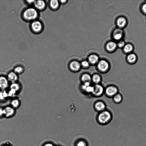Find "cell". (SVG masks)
I'll return each instance as SVG.
<instances>
[{"mask_svg": "<svg viewBox=\"0 0 146 146\" xmlns=\"http://www.w3.org/2000/svg\"><path fill=\"white\" fill-rule=\"evenodd\" d=\"M125 59L126 62L128 64L133 65L137 62L138 56L137 54L133 52L126 55Z\"/></svg>", "mask_w": 146, "mask_h": 146, "instance_id": "obj_7", "label": "cell"}, {"mask_svg": "<svg viewBox=\"0 0 146 146\" xmlns=\"http://www.w3.org/2000/svg\"><path fill=\"white\" fill-rule=\"evenodd\" d=\"M70 67L72 71H77L80 69L81 64L78 62L74 61L70 63Z\"/></svg>", "mask_w": 146, "mask_h": 146, "instance_id": "obj_16", "label": "cell"}, {"mask_svg": "<svg viewBox=\"0 0 146 146\" xmlns=\"http://www.w3.org/2000/svg\"><path fill=\"white\" fill-rule=\"evenodd\" d=\"M113 97L114 102L116 104H119L123 100V96L122 95L119 93L116 94Z\"/></svg>", "mask_w": 146, "mask_h": 146, "instance_id": "obj_20", "label": "cell"}, {"mask_svg": "<svg viewBox=\"0 0 146 146\" xmlns=\"http://www.w3.org/2000/svg\"><path fill=\"white\" fill-rule=\"evenodd\" d=\"M135 47L134 45L131 42H126L125 45L121 49L122 52L126 55L134 52Z\"/></svg>", "mask_w": 146, "mask_h": 146, "instance_id": "obj_10", "label": "cell"}, {"mask_svg": "<svg viewBox=\"0 0 146 146\" xmlns=\"http://www.w3.org/2000/svg\"><path fill=\"white\" fill-rule=\"evenodd\" d=\"M30 28L32 32L38 34L42 31L43 25L40 21L36 19L31 22L30 25Z\"/></svg>", "mask_w": 146, "mask_h": 146, "instance_id": "obj_4", "label": "cell"}, {"mask_svg": "<svg viewBox=\"0 0 146 146\" xmlns=\"http://www.w3.org/2000/svg\"><path fill=\"white\" fill-rule=\"evenodd\" d=\"M59 5V3L57 0H50L49 2V6L52 9L55 10L57 9L58 8Z\"/></svg>", "mask_w": 146, "mask_h": 146, "instance_id": "obj_21", "label": "cell"}, {"mask_svg": "<svg viewBox=\"0 0 146 146\" xmlns=\"http://www.w3.org/2000/svg\"><path fill=\"white\" fill-rule=\"evenodd\" d=\"M6 76L9 82L11 83L17 82L19 79L18 75L13 71L9 72Z\"/></svg>", "mask_w": 146, "mask_h": 146, "instance_id": "obj_13", "label": "cell"}, {"mask_svg": "<svg viewBox=\"0 0 146 146\" xmlns=\"http://www.w3.org/2000/svg\"><path fill=\"white\" fill-rule=\"evenodd\" d=\"M0 117H3V108H0Z\"/></svg>", "mask_w": 146, "mask_h": 146, "instance_id": "obj_33", "label": "cell"}, {"mask_svg": "<svg viewBox=\"0 0 146 146\" xmlns=\"http://www.w3.org/2000/svg\"><path fill=\"white\" fill-rule=\"evenodd\" d=\"M88 62L86 60H84L82 62L81 65L84 67H87L89 66Z\"/></svg>", "mask_w": 146, "mask_h": 146, "instance_id": "obj_31", "label": "cell"}, {"mask_svg": "<svg viewBox=\"0 0 146 146\" xmlns=\"http://www.w3.org/2000/svg\"><path fill=\"white\" fill-rule=\"evenodd\" d=\"M112 118V116L109 111H104L100 113L97 117V121L100 125H105L109 123Z\"/></svg>", "mask_w": 146, "mask_h": 146, "instance_id": "obj_2", "label": "cell"}, {"mask_svg": "<svg viewBox=\"0 0 146 146\" xmlns=\"http://www.w3.org/2000/svg\"><path fill=\"white\" fill-rule=\"evenodd\" d=\"M1 146H13L11 144L8 142H6L2 144Z\"/></svg>", "mask_w": 146, "mask_h": 146, "instance_id": "obj_34", "label": "cell"}, {"mask_svg": "<svg viewBox=\"0 0 146 146\" xmlns=\"http://www.w3.org/2000/svg\"><path fill=\"white\" fill-rule=\"evenodd\" d=\"M27 3L29 4H33L35 1L34 0H27L25 1Z\"/></svg>", "mask_w": 146, "mask_h": 146, "instance_id": "obj_35", "label": "cell"}, {"mask_svg": "<svg viewBox=\"0 0 146 146\" xmlns=\"http://www.w3.org/2000/svg\"><path fill=\"white\" fill-rule=\"evenodd\" d=\"M10 90L15 92L16 94L19 92L21 88L20 85L18 82L11 83L9 86Z\"/></svg>", "mask_w": 146, "mask_h": 146, "instance_id": "obj_17", "label": "cell"}, {"mask_svg": "<svg viewBox=\"0 0 146 146\" xmlns=\"http://www.w3.org/2000/svg\"><path fill=\"white\" fill-rule=\"evenodd\" d=\"M33 4L34 8L37 10L43 11L46 7L45 2L42 0L35 1Z\"/></svg>", "mask_w": 146, "mask_h": 146, "instance_id": "obj_12", "label": "cell"}, {"mask_svg": "<svg viewBox=\"0 0 146 146\" xmlns=\"http://www.w3.org/2000/svg\"><path fill=\"white\" fill-rule=\"evenodd\" d=\"M92 79L94 83L97 84L100 82L101 80V78L99 75L96 74L93 76L92 78Z\"/></svg>", "mask_w": 146, "mask_h": 146, "instance_id": "obj_28", "label": "cell"}, {"mask_svg": "<svg viewBox=\"0 0 146 146\" xmlns=\"http://www.w3.org/2000/svg\"><path fill=\"white\" fill-rule=\"evenodd\" d=\"M76 146H88V144L86 140L83 139H80L76 143Z\"/></svg>", "mask_w": 146, "mask_h": 146, "instance_id": "obj_27", "label": "cell"}, {"mask_svg": "<svg viewBox=\"0 0 146 146\" xmlns=\"http://www.w3.org/2000/svg\"><path fill=\"white\" fill-rule=\"evenodd\" d=\"M105 92L107 96L113 97L119 93V89L115 86L111 85L107 87Z\"/></svg>", "mask_w": 146, "mask_h": 146, "instance_id": "obj_8", "label": "cell"}, {"mask_svg": "<svg viewBox=\"0 0 146 146\" xmlns=\"http://www.w3.org/2000/svg\"><path fill=\"white\" fill-rule=\"evenodd\" d=\"M66 1L65 0H61L60 1V2H61L62 3H64V2H65Z\"/></svg>", "mask_w": 146, "mask_h": 146, "instance_id": "obj_36", "label": "cell"}, {"mask_svg": "<svg viewBox=\"0 0 146 146\" xmlns=\"http://www.w3.org/2000/svg\"><path fill=\"white\" fill-rule=\"evenodd\" d=\"M108 63L106 60H102L98 62L97 64V68L100 71L105 72L107 71L109 68Z\"/></svg>", "mask_w": 146, "mask_h": 146, "instance_id": "obj_11", "label": "cell"}, {"mask_svg": "<svg viewBox=\"0 0 146 146\" xmlns=\"http://www.w3.org/2000/svg\"><path fill=\"white\" fill-rule=\"evenodd\" d=\"M38 16L37 10L34 7H29L24 9L22 12V18L25 21H32L36 20Z\"/></svg>", "mask_w": 146, "mask_h": 146, "instance_id": "obj_1", "label": "cell"}, {"mask_svg": "<svg viewBox=\"0 0 146 146\" xmlns=\"http://www.w3.org/2000/svg\"><path fill=\"white\" fill-rule=\"evenodd\" d=\"M107 49L110 52H113L115 51L117 47V43L115 41H111L107 43L106 46Z\"/></svg>", "mask_w": 146, "mask_h": 146, "instance_id": "obj_15", "label": "cell"}, {"mask_svg": "<svg viewBox=\"0 0 146 146\" xmlns=\"http://www.w3.org/2000/svg\"><path fill=\"white\" fill-rule=\"evenodd\" d=\"M9 98L7 92L6 90H0V102H2Z\"/></svg>", "mask_w": 146, "mask_h": 146, "instance_id": "obj_23", "label": "cell"}, {"mask_svg": "<svg viewBox=\"0 0 146 146\" xmlns=\"http://www.w3.org/2000/svg\"><path fill=\"white\" fill-rule=\"evenodd\" d=\"M42 146H55L52 143L50 142H47L44 143Z\"/></svg>", "mask_w": 146, "mask_h": 146, "instance_id": "obj_32", "label": "cell"}, {"mask_svg": "<svg viewBox=\"0 0 146 146\" xmlns=\"http://www.w3.org/2000/svg\"></svg>", "mask_w": 146, "mask_h": 146, "instance_id": "obj_37", "label": "cell"}, {"mask_svg": "<svg viewBox=\"0 0 146 146\" xmlns=\"http://www.w3.org/2000/svg\"></svg>", "mask_w": 146, "mask_h": 146, "instance_id": "obj_38", "label": "cell"}, {"mask_svg": "<svg viewBox=\"0 0 146 146\" xmlns=\"http://www.w3.org/2000/svg\"><path fill=\"white\" fill-rule=\"evenodd\" d=\"M95 107L96 110L98 111H103L105 109L106 106L103 102L98 101L96 103Z\"/></svg>", "mask_w": 146, "mask_h": 146, "instance_id": "obj_19", "label": "cell"}, {"mask_svg": "<svg viewBox=\"0 0 146 146\" xmlns=\"http://www.w3.org/2000/svg\"><path fill=\"white\" fill-rule=\"evenodd\" d=\"M94 86L90 85L85 87L84 90L87 93H92L94 90Z\"/></svg>", "mask_w": 146, "mask_h": 146, "instance_id": "obj_30", "label": "cell"}, {"mask_svg": "<svg viewBox=\"0 0 146 146\" xmlns=\"http://www.w3.org/2000/svg\"><path fill=\"white\" fill-rule=\"evenodd\" d=\"M3 117L10 118L15 115L16 113V109L11 106H6L3 108Z\"/></svg>", "mask_w": 146, "mask_h": 146, "instance_id": "obj_6", "label": "cell"}, {"mask_svg": "<svg viewBox=\"0 0 146 146\" xmlns=\"http://www.w3.org/2000/svg\"><path fill=\"white\" fill-rule=\"evenodd\" d=\"M125 35L124 29L117 27L114 29L112 32V37L115 41H118L123 39Z\"/></svg>", "mask_w": 146, "mask_h": 146, "instance_id": "obj_5", "label": "cell"}, {"mask_svg": "<svg viewBox=\"0 0 146 146\" xmlns=\"http://www.w3.org/2000/svg\"><path fill=\"white\" fill-rule=\"evenodd\" d=\"M89 62L92 64H95L97 62L98 60V56L95 54L90 55L88 58Z\"/></svg>", "mask_w": 146, "mask_h": 146, "instance_id": "obj_25", "label": "cell"}, {"mask_svg": "<svg viewBox=\"0 0 146 146\" xmlns=\"http://www.w3.org/2000/svg\"><path fill=\"white\" fill-rule=\"evenodd\" d=\"M126 42L124 39L120 40L117 43V48L122 49Z\"/></svg>", "mask_w": 146, "mask_h": 146, "instance_id": "obj_29", "label": "cell"}, {"mask_svg": "<svg viewBox=\"0 0 146 146\" xmlns=\"http://www.w3.org/2000/svg\"><path fill=\"white\" fill-rule=\"evenodd\" d=\"M21 105V101L18 98H14L11 101L10 106L16 109L19 108Z\"/></svg>", "mask_w": 146, "mask_h": 146, "instance_id": "obj_18", "label": "cell"}, {"mask_svg": "<svg viewBox=\"0 0 146 146\" xmlns=\"http://www.w3.org/2000/svg\"><path fill=\"white\" fill-rule=\"evenodd\" d=\"M128 22L127 17L123 14L119 16L115 20L117 27L123 29L127 26Z\"/></svg>", "mask_w": 146, "mask_h": 146, "instance_id": "obj_3", "label": "cell"}, {"mask_svg": "<svg viewBox=\"0 0 146 146\" xmlns=\"http://www.w3.org/2000/svg\"><path fill=\"white\" fill-rule=\"evenodd\" d=\"M13 71L18 75L22 73L24 71V68L22 66H18L14 68Z\"/></svg>", "mask_w": 146, "mask_h": 146, "instance_id": "obj_26", "label": "cell"}, {"mask_svg": "<svg viewBox=\"0 0 146 146\" xmlns=\"http://www.w3.org/2000/svg\"><path fill=\"white\" fill-rule=\"evenodd\" d=\"M140 11L143 15H146V1L142 2L139 7Z\"/></svg>", "mask_w": 146, "mask_h": 146, "instance_id": "obj_22", "label": "cell"}, {"mask_svg": "<svg viewBox=\"0 0 146 146\" xmlns=\"http://www.w3.org/2000/svg\"><path fill=\"white\" fill-rule=\"evenodd\" d=\"M94 90L92 94L95 96H99L102 95L104 92L103 87L100 85L96 84L94 86Z\"/></svg>", "mask_w": 146, "mask_h": 146, "instance_id": "obj_14", "label": "cell"}, {"mask_svg": "<svg viewBox=\"0 0 146 146\" xmlns=\"http://www.w3.org/2000/svg\"><path fill=\"white\" fill-rule=\"evenodd\" d=\"M92 80L90 76L88 74H84L81 77V80L84 83L86 82H90Z\"/></svg>", "mask_w": 146, "mask_h": 146, "instance_id": "obj_24", "label": "cell"}, {"mask_svg": "<svg viewBox=\"0 0 146 146\" xmlns=\"http://www.w3.org/2000/svg\"><path fill=\"white\" fill-rule=\"evenodd\" d=\"M9 82L7 76L4 75L0 76V90H6L9 86Z\"/></svg>", "mask_w": 146, "mask_h": 146, "instance_id": "obj_9", "label": "cell"}]
</instances>
